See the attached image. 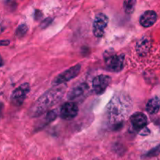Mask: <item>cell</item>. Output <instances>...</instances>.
<instances>
[{
	"mask_svg": "<svg viewBox=\"0 0 160 160\" xmlns=\"http://www.w3.org/2000/svg\"><path fill=\"white\" fill-rule=\"evenodd\" d=\"M65 91L66 86L62 84L61 87L52 88L50 90L47 91L35 102L33 109L34 117L41 116L48 110L50 108L57 104L63 96Z\"/></svg>",
	"mask_w": 160,
	"mask_h": 160,
	"instance_id": "6da1fadb",
	"label": "cell"
},
{
	"mask_svg": "<svg viewBox=\"0 0 160 160\" xmlns=\"http://www.w3.org/2000/svg\"><path fill=\"white\" fill-rule=\"evenodd\" d=\"M131 110V100L124 95H116L108 105V117L112 123H120Z\"/></svg>",
	"mask_w": 160,
	"mask_h": 160,
	"instance_id": "7a4b0ae2",
	"label": "cell"
},
{
	"mask_svg": "<svg viewBox=\"0 0 160 160\" xmlns=\"http://www.w3.org/2000/svg\"><path fill=\"white\" fill-rule=\"evenodd\" d=\"M105 63L106 67L112 72H120L124 67L125 57L123 55H116L107 52L104 54Z\"/></svg>",
	"mask_w": 160,
	"mask_h": 160,
	"instance_id": "3957f363",
	"label": "cell"
},
{
	"mask_svg": "<svg viewBox=\"0 0 160 160\" xmlns=\"http://www.w3.org/2000/svg\"><path fill=\"white\" fill-rule=\"evenodd\" d=\"M81 64H77V65L70 67L68 70H65L64 72L61 73L60 74L58 75V76L53 80L52 84L53 85L57 86L59 85V84H62L63 83L68 82L70 80L73 79V78H75L78 76V73L81 71Z\"/></svg>",
	"mask_w": 160,
	"mask_h": 160,
	"instance_id": "277c9868",
	"label": "cell"
},
{
	"mask_svg": "<svg viewBox=\"0 0 160 160\" xmlns=\"http://www.w3.org/2000/svg\"><path fill=\"white\" fill-rule=\"evenodd\" d=\"M31 88H30V85L28 83L22 84L12 92V95H11V102L14 106H20L24 102Z\"/></svg>",
	"mask_w": 160,
	"mask_h": 160,
	"instance_id": "5b68a950",
	"label": "cell"
},
{
	"mask_svg": "<svg viewBox=\"0 0 160 160\" xmlns=\"http://www.w3.org/2000/svg\"><path fill=\"white\" fill-rule=\"evenodd\" d=\"M108 22H109V18L106 14L102 12L97 14L93 23V33L95 37H102L105 29L107 27Z\"/></svg>",
	"mask_w": 160,
	"mask_h": 160,
	"instance_id": "8992f818",
	"label": "cell"
},
{
	"mask_svg": "<svg viewBox=\"0 0 160 160\" xmlns=\"http://www.w3.org/2000/svg\"><path fill=\"white\" fill-rule=\"evenodd\" d=\"M111 82V78L106 75H98L92 81L93 91L97 95H102Z\"/></svg>",
	"mask_w": 160,
	"mask_h": 160,
	"instance_id": "52a82bcc",
	"label": "cell"
},
{
	"mask_svg": "<svg viewBox=\"0 0 160 160\" xmlns=\"http://www.w3.org/2000/svg\"><path fill=\"white\" fill-rule=\"evenodd\" d=\"M78 106L73 102H67L60 109V117L63 120H70L75 118L78 114Z\"/></svg>",
	"mask_w": 160,
	"mask_h": 160,
	"instance_id": "ba28073f",
	"label": "cell"
},
{
	"mask_svg": "<svg viewBox=\"0 0 160 160\" xmlns=\"http://www.w3.org/2000/svg\"><path fill=\"white\" fill-rule=\"evenodd\" d=\"M130 121H131V124L134 127V129L140 130L143 129L146 127L147 123H148V119H147L145 114L138 112L133 114L130 117Z\"/></svg>",
	"mask_w": 160,
	"mask_h": 160,
	"instance_id": "9c48e42d",
	"label": "cell"
},
{
	"mask_svg": "<svg viewBox=\"0 0 160 160\" xmlns=\"http://www.w3.org/2000/svg\"><path fill=\"white\" fill-rule=\"evenodd\" d=\"M157 20V13L153 10H147L141 16L140 24L144 28H150Z\"/></svg>",
	"mask_w": 160,
	"mask_h": 160,
	"instance_id": "30bf717a",
	"label": "cell"
},
{
	"mask_svg": "<svg viewBox=\"0 0 160 160\" xmlns=\"http://www.w3.org/2000/svg\"><path fill=\"white\" fill-rule=\"evenodd\" d=\"M151 45L152 42L149 38L146 37V36L142 38L136 45V51H137L138 54L141 56H145L149 52Z\"/></svg>",
	"mask_w": 160,
	"mask_h": 160,
	"instance_id": "8fae6325",
	"label": "cell"
},
{
	"mask_svg": "<svg viewBox=\"0 0 160 160\" xmlns=\"http://www.w3.org/2000/svg\"><path fill=\"white\" fill-rule=\"evenodd\" d=\"M88 89V87L85 84H81V85L78 86V87L73 88L69 93V98L71 100L81 98L82 97L85 96Z\"/></svg>",
	"mask_w": 160,
	"mask_h": 160,
	"instance_id": "7c38bea8",
	"label": "cell"
},
{
	"mask_svg": "<svg viewBox=\"0 0 160 160\" xmlns=\"http://www.w3.org/2000/svg\"><path fill=\"white\" fill-rule=\"evenodd\" d=\"M160 109V98L159 97H153L148 100L146 105V111L151 115L156 114Z\"/></svg>",
	"mask_w": 160,
	"mask_h": 160,
	"instance_id": "4fadbf2b",
	"label": "cell"
},
{
	"mask_svg": "<svg viewBox=\"0 0 160 160\" xmlns=\"http://www.w3.org/2000/svg\"><path fill=\"white\" fill-rule=\"evenodd\" d=\"M136 1L134 0H129V1L123 2V9L127 14H131L134 10Z\"/></svg>",
	"mask_w": 160,
	"mask_h": 160,
	"instance_id": "5bb4252c",
	"label": "cell"
},
{
	"mask_svg": "<svg viewBox=\"0 0 160 160\" xmlns=\"http://www.w3.org/2000/svg\"><path fill=\"white\" fill-rule=\"evenodd\" d=\"M28 31V28L26 24H20L16 30L15 35L18 38H22L27 34Z\"/></svg>",
	"mask_w": 160,
	"mask_h": 160,
	"instance_id": "9a60e30c",
	"label": "cell"
},
{
	"mask_svg": "<svg viewBox=\"0 0 160 160\" xmlns=\"http://www.w3.org/2000/svg\"><path fill=\"white\" fill-rule=\"evenodd\" d=\"M57 117V112H56V110H51L49 111V112H47L46 116H45V117L44 119H45V126L46 124H48V123H50L51 122H52L53 120H56V118Z\"/></svg>",
	"mask_w": 160,
	"mask_h": 160,
	"instance_id": "2e32d148",
	"label": "cell"
},
{
	"mask_svg": "<svg viewBox=\"0 0 160 160\" xmlns=\"http://www.w3.org/2000/svg\"><path fill=\"white\" fill-rule=\"evenodd\" d=\"M160 154V144L159 145H157L156 147L153 148L152 149L150 150L145 156L146 157H155V156H157L158 155Z\"/></svg>",
	"mask_w": 160,
	"mask_h": 160,
	"instance_id": "e0dca14e",
	"label": "cell"
},
{
	"mask_svg": "<svg viewBox=\"0 0 160 160\" xmlns=\"http://www.w3.org/2000/svg\"><path fill=\"white\" fill-rule=\"evenodd\" d=\"M51 21H52V19L51 18L45 19V20H44V21L42 23V27L43 28H45V27H47L48 24H49L50 23H51Z\"/></svg>",
	"mask_w": 160,
	"mask_h": 160,
	"instance_id": "ac0fdd59",
	"label": "cell"
},
{
	"mask_svg": "<svg viewBox=\"0 0 160 160\" xmlns=\"http://www.w3.org/2000/svg\"><path fill=\"white\" fill-rule=\"evenodd\" d=\"M9 43L10 42L9 40H0V46H7Z\"/></svg>",
	"mask_w": 160,
	"mask_h": 160,
	"instance_id": "d6986e66",
	"label": "cell"
},
{
	"mask_svg": "<svg viewBox=\"0 0 160 160\" xmlns=\"http://www.w3.org/2000/svg\"><path fill=\"white\" fill-rule=\"evenodd\" d=\"M3 107H4V106H3V104H2V102H0V117H1L2 114Z\"/></svg>",
	"mask_w": 160,
	"mask_h": 160,
	"instance_id": "ffe728a7",
	"label": "cell"
},
{
	"mask_svg": "<svg viewBox=\"0 0 160 160\" xmlns=\"http://www.w3.org/2000/svg\"><path fill=\"white\" fill-rule=\"evenodd\" d=\"M3 59H2V56H1V55H0V67H2V66H3Z\"/></svg>",
	"mask_w": 160,
	"mask_h": 160,
	"instance_id": "44dd1931",
	"label": "cell"
},
{
	"mask_svg": "<svg viewBox=\"0 0 160 160\" xmlns=\"http://www.w3.org/2000/svg\"><path fill=\"white\" fill-rule=\"evenodd\" d=\"M52 160H62L60 159V158H55V159H53Z\"/></svg>",
	"mask_w": 160,
	"mask_h": 160,
	"instance_id": "7402d4cb",
	"label": "cell"
}]
</instances>
